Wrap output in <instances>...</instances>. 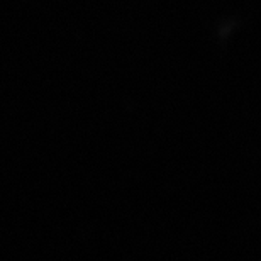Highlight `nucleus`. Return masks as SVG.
Returning <instances> with one entry per match:
<instances>
[]
</instances>
